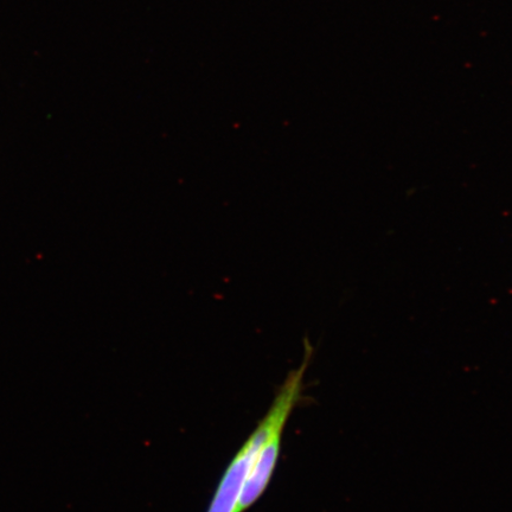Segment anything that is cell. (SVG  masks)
I'll return each mask as SVG.
<instances>
[{"label": "cell", "mask_w": 512, "mask_h": 512, "mask_svg": "<svg viewBox=\"0 0 512 512\" xmlns=\"http://www.w3.org/2000/svg\"><path fill=\"white\" fill-rule=\"evenodd\" d=\"M312 349L306 344L304 362L292 370L278 390L268 412L249 435L224 471L207 512H236L243 486L251 473L260 448L270 435L285 428L294 408L303 399L304 377L311 360Z\"/></svg>", "instance_id": "obj_1"}]
</instances>
